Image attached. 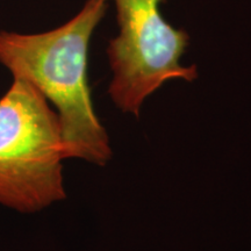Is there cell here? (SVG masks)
I'll use <instances>...</instances> for the list:
<instances>
[{
	"label": "cell",
	"instance_id": "obj_1",
	"mask_svg": "<svg viewBox=\"0 0 251 251\" xmlns=\"http://www.w3.org/2000/svg\"><path fill=\"white\" fill-rule=\"evenodd\" d=\"M107 0H87L76 17L40 34L0 31V63L55 106L67 158L103 166L112 157L108 135L94 112L87 80L91 36Z\"/></svg>",
	"mask_w": 251,
	"mask_h": 251
},
{
	"label": "cell",
	"instance_id": "obj_2",
	"mask_svg": "<svg viewBox=\"0 0 251 251\" xmlns=\"http://www.w3.org/2000/svg\"><path fill=\"white\" fill-rule=\"evenodd\" d=\"M58 115L30 83L13 78L0 98V203L35 213L65 199Z\"/></svg>",
	"mask_w": 251,
	"mask_h": 251
},
{
	"label": "cell",
	"instance_id": "obj_3",
	"mask_svg": "<svg viewBox=\"0 0 251 251\" xmlns=\"http://www.w3.org/2000/svg\"><path fill=\"white\" fill-rule=\"evenodd\" d=\"M162 1L114 0L120 33L107 48L113 72L108 93L118 108L135 117L144 100L165 81L198 77L196 65L180 64L190 37L163 19Z\"/></svg>",
	"mask_w": 251,
	"mask_h": 251
}]
</instances>
